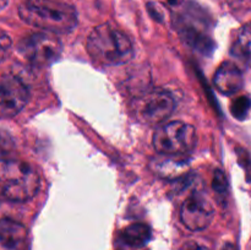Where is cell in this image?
<instances>
[{
  "mask_svg": "<svg viewBox=\"0 0 251 250\" xmlns=\"http://www.w3.org/2000/svg\"><path fill=\"white\" fill-rule=\"evenodd\" d=\"M0 184L4 199L15 202H25L37 195L41 188V175L26 162L2 159Z\"/></svg>",
  "mask_w": 251,
  "mask_h": 250,
  "instance_id": "3",
  "label": "cell"
},
{
  "mask_svg": "<svg viewBox=\"0 0 251 250\" xmlns=\"http://www.w3.org/2000/svg\"><path fill=\"white\" fill-rule=\"evenodd\" d=\"M215 216V208L210 199L202 193L191 194L180 208V220L188 229L196 232L210 225Z\"/></svg>",
  "mask_w": 251,
  "mask_h": 250,
  "instance_id": "7",
  "label": "cell"
},
{
  "mask_svg": "<svg viewBox=\"0 0 251 250\" xmlns=\"http://www.w3.org/2000/svg\"><path fill=\"white\" fill-rule=\"evenodd\" d=\"M26 243V227L14 220L2 218L0 222V250H24Z\"/></svg>",
  "mask_w": 251,
  "mask_h": 250,
  "instance_id": "10",
  "label": "cell"
},
{
  "mask_svg": "<svg viewBox=\"0 0 251 250\" xmlns=\"http://www.w3.org/2000/svg\"><path fill=\"white\" fill-rule=\"evenodd\" d=\"M181 250H210V248L198 240H189L183 245Z\"/></svg>",
  "mask_w": 251,
  "mask_h": 250,
  "instance_id": "17",
  "label": "cell"
},
{
  "mask_svg": "<svg viewBox=\"0 0 251 250\" xmlns=\"http://www.w3.org/2000/svg\"><path fill=\"white\" fill-rule=\"evenodd\" d=\"M147 9H149L150 14L153 16V19L158 20V21H162V20H163V14H161V9L157 7L156 4H149L147 5Z\"/></svg>",
  "mask_w": 251,
  "mask_h": 250,
  "instance_id": "18",
  "label": "cell"
},
{
  "mask_svg": "<svg viewBox=\"0 0 251 250\" xmlns=\"http://www.w3.org/2000/svg\"><path fill=\"white\" fill-rule=\"evenodd\" d=\"M156 158L152 159L151 168L153 169L154 173L163 178L173 179L179 175H183L188 168L186 161L179 159L180 156H169V154H161Z\"/></svg>",
  "mask_w": 251,
  "mask_h": 250,
  "instance_id": "11",
  "label": "cell"
},
{
  "mask_svg": "<svg viewBox=\"0 0 251 250\" xmlns=\"http://www.w3.org/2000/svg\"><path fill=\"white\" fill-rule=\"evenodd\" d=\"M222 250H238V249L233 243H226V244L223 245Z\"/></svg>",
  "mask_w": 251,
  "mask_h": 250,
  "instance_id": "19",
  "label": "cell"
},
{
  "mask_svg": "<svg viewBox=\"0 0 251 250\" xmlns=\"http://www.w3.org/2000/svg\"><path fill=\"white\" fill-rule=\"evenodd\" d=\"M251 108V100L247 96H243V97L237 98L234 102L232 103V107H230V112H232L233 117H235L237 119H244L248 115Z\"/></svg>",
  "mask_w": 251,
  "mask_h": 250,
  "instance_id": "14",
  "label": "cell"
},
{
  "mask_svg": "<svg viewBox=\"0 0 251 250\" xmlns=\"http://www.w3.org/2000/svg\"><path fill=\"white\" fill-rule=\"evenodd\" d=\"M29 92L26 83L12 74H4L0 81V113L2 118L19 114L28 100Z\"/></svg>",
  "mask_w": 251,
  "mask_h": 250,
  "instance_id": "8",
  "label": "cell"
},
{
  "mask_svg": "<svg viewBox=\"0 0 251 250\" xmlns=\"http://www.w3.org/2000/svg\"><path fill=\"white\" fill-rule=\"evenodd\" d=\"M0 44H1V58H6L7 50H10L11 48V38H10L9 34L5 31L1 32V41H0Z\"/></svg>",
  "mask_w": 251,
  "mask_h": 250,
  "instance_id": "16",
  "label": "cell"
},
{
  "mask_svg": "<svg viewBox=\"0 0 251 250\" xmlns=\"http://www.w3.org/2000/svg\"><path fill=\"white\" fill-rule=\"evenodd\" d=\"M152 237V230L150 225L145 223H132L127 225L122 232L123 242L132 248H141L150 242Z\"/></svg>",
  "mask_w": 251,
  "mask_h": 250,
  "instance_id": "12",
  "label": "cell"
},
{
  "mask_svg": "<svg viewBox=\"0 0 251 250\" xmlns=\"http://www.w3.org/2000/svg\"><path fill=\"white\" fill-rule=\"evenodd\" d=\"M17 50L32 65L47 66L59 58L61 43L56 37L48 32H41L32 33L21 39Z\"/></svg>",
  "mask_w": 251,
  "mask_h": 250,
  "instance_id": "6",
  "label": "cell"
},
{
  "mask_svg": "<svg viewBox=\"0 0 251 250\" xmlns=\"http://www.w3.org/2000/svg\"><path fill=\"white\" fill-rule=\"evenodd\" d=\"M17 12L25 24L54 34L69 33L78 22L75 7L56 0H24Z\"/></svg>",
  "mask_w": 251,
  "mask_h": 250,
  "instance_id": "1",
  "label": "cell"
},
{
  "mask_svg": "<svg viewBox=\"0 0 251 250\" xmlns=\"http://www.w3.org/2000/svg\"><path fill=\"white\" fill-rule=\"evenodd\" d=\"M212 188L218 195L226 196L228 193V180L226 178L225 172L221 169H216L215 174H213L212 180Z\"/></svg>",
  "mask_w": 251,
  "mask_h": 250,
  "instance_id": "15",
  "label": "cell"
},
{
  "mask_svg": "<svg viewBox=\"0 0 251 250\" xmlns=\"http://www.w3.org/2000/svg\"><path fill=\"white\" fill-rule=\"evenodd\" d=\"M154 150L161 154L184 156L198 144V135L193 125L180 120H172L159 125L152 137Z\"/></svg>",
  "mask_w": 251,
  "mask_h": 250,
  "instance_id": "4",
  "label": "cell"
},
{
  "mask_svg": "<svg viewBox=\"0 0 251 250\" xmlns=\"http://www.w3.org/2000/svg\"><path fill=\"white\" fill-rule=\"evenodd\" d=\"M86 46L92 60L102 66L122 65L134 56V47L129 37L108 22L92 29Z\"/></svg>",
  "mask_w": 251,
  "mask_h": 250,
  "instance_id": "2",
  "label": "cell"
},
{
  "mask_svg": "<svg viewBox=\"0 0 251 250\" xmlns=\"http://www.w3.org/2000/svg\"><path fill=\"white\" fill-rule=\"evenodd\" d=\"M243 83H244V77L242 70L232 61L221 64L213 76V85L218 92L225 96L237 93L243 87Z\"/></svg>",
  "mask_w": 251,
  "mask_h": 250,
  "instance_id": "9",
  "label": "cell"
},
{
  "mask_svg": "<svg viewBox=\"0 0 251 250\" xmlns=\"http://www.w3.org/2000/svg\"><path fill=\"white\" fill-rule=\"evenodd\" d=\"M229 4L232 5H238V4H244L245 1H249V0H228Z\"/></svg>",
  "mask_w": 251,
  "mask_h": 250,
  "instance_id": "20",
  "label": "cell"
},
{
  "mask_svg": "<svg viewBox=\"0 0 251 250\" xmlns=\"http://www.w3.org/2000/svg\"><path fill=\"white\" fill-rule=\"evenodd\" d=\"M250 47H251V22L245 24L242 28L238 31L237 39L233 43L230 53L233 56L240 59L243 61H248L250 58Z\"/></svg>",
  "mask_w": 251,
  "mask_h": 250,
  "instance_id": "13",
  "label": "cell"
},
{
  "mask_svg": "<svg viewBox=\"0 0 251 250\" xmlns=\"http://www.w3.org/2000/svg\"><path fill=\"white\" fill-rule=\"evenodd\" d=\"M137 120L146 125H161L173 114L176 100L164 90H154L137 98L132 105Z\"/></svg>",
  "mask_w": 251,
  "mask_h": 250,
  "instance_id": "5",
  "label": "cell"
}]
</instances>
